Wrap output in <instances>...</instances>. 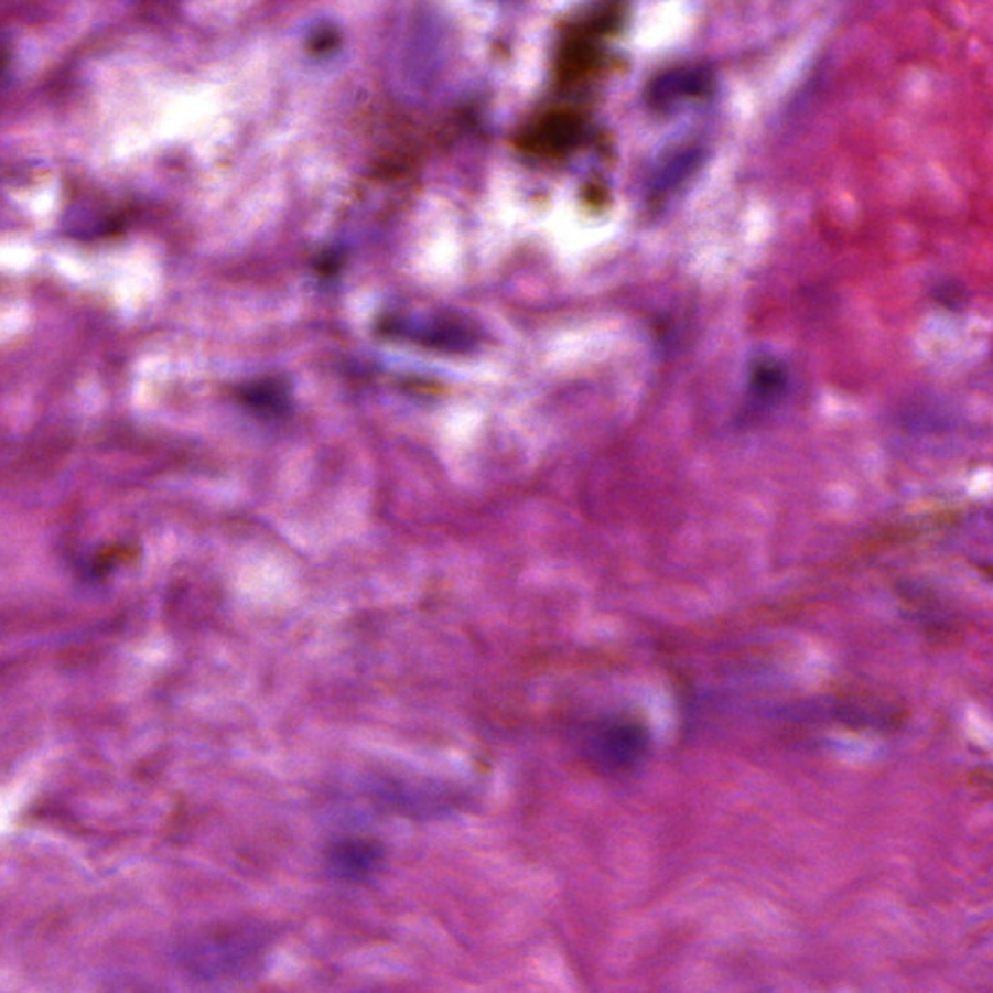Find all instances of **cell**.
Here are the masks:
<instances>
[{
    "mask_svg": "<svg viewBox=\"0 0 993 993\" xmlns=\"http://www.w3.org/2000/svg\"><path fill=\"white\" fill-rule=\"evenodd\" d=\"M622 22L617 7L596 9L576 18L559 37L555 78L563 86H581L598 78L607 65V40Z\"/></svg>",
    "mask_w": 993,
    "mask_h": 993,
    "instance_id": "cell-1",
    "label": "cell"
},
{
    "mask_svg": "<svg viewBox=\"0 0 993 993\" xmlns=\"http://www.w3.org/2000/svg\"><path fill=\"white\" fill-rule=\"evenodd\" d=\"M262 941L249 929L206 931L185 949L188 969L204 978L235 974L247 962L255 961Z\"/></svg>",
    "mask_w": 993,
    "mask_h": 993,
    "instance_id": "cell-2",
    "label": "cell"
},
{
    "mask_svg": "<svg viewBox=\"0 0 993 993\" xmlns=\"http://www.w3.org/2000/svg\"><path fill=\"white\" fill-rule=\"evenodd\" d=\"M586 137V117L579 109L555 107L533 117L518 134V145L533 158L571 154Z\"/></svg>",
    "mask_w": 993,
    "mask_h": 993,
    "instance_id": "cell-3",
    "label": "cell"
},
{
    "mask_svg": "<svg viewBox=\"0 0 993 993\" xmlns=\"http://www.w3.org/2000/svg\"><path fill=\"white\" fill-rule=\"evenodd\" d=\"M594 752L607 765L627 767L645 753V732L635 724H612L596 734Z\"/></svg>",
    "mask_w": 993,
    "mask_h": 993,
    "instance_id": "cell-4",
    "label": "cell"
},
{
    "mask_svg": "<svg viewBox=\"0 0 993 993\" xmlns=\"http://www.w3.org/2000/svg\"><path fill=\"white\" fill-rule=\"evenodd\" d=\"M380 850L369 840H342L328 854L332 873L346 881H361L369 877L379 865Z\"/></svg>",
    "mask_w": 993,
    "mask_h": 993,
    "instance_id": "cell-5",
    "label": "cell"
},
{
    "mask_svg": "<svg viewBox=\"0 0 993 993\" xmlns=\"http://www.w3.org/2000/svg\"><path fill=\"white\" fill-rule=\"evenodd\" d=\"M242 400L260 412H282L288 404L283 388L278 382H268V380L245 388Z\"/></svg>",
    "mask_w": 993,
    "mask_h": 993,
    "instance_id": "cell-6",
    "label": "cell"
},
{
    "mask_svg": "<svg viewBox=\"0 0 993 993\" xmlns=\"http://www.w3.org/2000/svg\"><path fill=\"white\" fill-rule=\"evenodd\" d=\"M339 43V35L334 28H321V30H315V32L311 33V37L307 41L309 53H313V55H324V53H328L332 48L336 47Z\"/></svg>",
    "mask_w": 993,
    "mask_h": 993,
    "instance_id": "cell-7",
    "label": "cell"
},
{
    "mask_svg": "<svg viewBox=\"0 0 993 993\" xmlns=\"http://www.w3.org/2000/svg\"><path fill=\"white\" fill-rule=\"evenodd\" d=\"M933 298H936L941 305H946L949 309H961L962 301H964V288L959 285V283L954 282H946L941 283L936 291H933Z\"/></svg>",
    "mask_w": 993,
    "mask_h": 993,
    "instance_id": "cell-8",
    "label": "cell"
},
{
    "mask_svg": "<svg viewBox=\"0 0 993 993\" xmlns=\"http://www.w3.org/2000/svg\"><path fill=\"white\" fill-rule=\"evenodd\" d=\"M316 267H319V270H321L323 274H332V272L338 270L339 259L336 255H331V252H328V255H324L323 259L316 262Z\"/></svg>",
    "mask_w": 993,
    "mask_h": 993,
    "instance_id": "cell-9",
    "label": "cell"
}]
</instances>
